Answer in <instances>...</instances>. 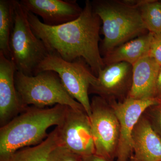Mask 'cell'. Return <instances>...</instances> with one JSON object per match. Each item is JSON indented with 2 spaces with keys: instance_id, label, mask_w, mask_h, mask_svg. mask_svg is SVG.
<instances>
[{
  "instance_id": "cell-10",
  "label": "cell",
  "mask_w": 161,
  "mask_h": 161,
  "mask_svg": "<svg viewBox=\"0 0 161 161\" xmlns=\"http://www.w3.org/2000/svg\"><path fill=\"white\" fill-rule=\"evenodd\" d=\"M118 118L120 135L116 161H129L132 155V133L136 125L149 107L161 102L156 98L136 99L128 98L121 102H108Z\"/></svg>"
},
{
  "instance_id": "cell-6",
  "label": "cell",
  "mask_w": 161,
  "mask_h": 161,
  "mask_svg": "<svg viewBox=\"0 0 161 161\" xmlns=\"http://www.w3.org/2000/svg\"><path fill=\"white\" fill-rule=\"evenodd\" d=\"M47 70L58 74L69 94L83 106L90 117L91 109L89 90L96 77L86 62L82 59L68 62L58 55L50 53L40 64L37 74Z\"/></svg>"
},
{
  "instance_id": "cell-7",
  "label": "cell",
  "mask_w": 161,
  "mask_h": 161,
  "mask_svg": "<svg viewBox=\"0 0 161 161\" xmlns=\"http://www.w3.org/2000/svg\"><path fill=\"white\" fill-rule=\"evenodd\" d=\"M90 116L95 154L116 160L120 127L115 111L103 98L94 95L91 101Z\"/></svg>"
},
{
  "instance_id": "cell-8",
  "label": "cell",
  "mask_w": 161,
  "mask_h": 161,
  "mask_svg": "<svg viewBox=\"0 0 161 161\" xmlns=\"http://www.w3.org/2000/svg\"><path fill=\"white\" fill-rule=\"evenodd\" d=\"M58 130V146L81 157L95 153L89 116L85 110L67 106Z\"/></svg>"
},
{
  "instance_id": "cell-17",
  "label": "cell",
  "mask_w": 161,
  "mask_h": 161,
  "mask_svg": "<svg viewBox=\"0 0 161 161\" xmlns=\"http://www.w3.org/2000/svg\"><path fill=\"white\" fill-rule=\"evenodd\" d=\"M14 22L15 0H0V52L9 60V41Z\"/></svg>"
},
{
  "instance_id": "cell-20",
  "label": "cell",
  "mask_w": 161,
  "mask_h": 161,
  "mask_svg": "<svg viewBox=\"0 0 161 161\" xmlns=\"http://www.w3.org/2000/svg\"><path fill=\"white\" fill-rule=\"evenodd\" d=\"M82 157L64 147L58 146L51 152L49 161H81Z\"/></svg>"
},
{
  "instance_id": "cell-19",
  "label": "cell",
  "mask_w": 161,
  "mask_h": 161,
  "mask_svg": "<svg viewBox=\"0 0 161 161\" xmlns=\"http://www.w3.org/2000/svg\"><path fill=\"white\" fill-rule=\"evenodd\" d=\"M143 114L161 138V103L149 107Z\"/></svg>"
},
{
  "instance_id": "cell-4",
  "label": "cell",
  "mask_w": 161,
  "mask_h": 161,
  "mask_svg": "<svg viewBox=\"0 0 161 161\" xmlns=\"http://www.w3.org/2000/svg\"><path fill=\"white\" fill-rule=\"evenodd\" d=\"M14 81L18 97L23 108L33 106L46 108L60 104L75 110H85L69 94L56 72L44 71L35 76H28L16 71Z\"/></svg>"
},
{
  "instance_id": "cell-13",
  "label": "cell",
  "mask_w": 161,
  "mask_h": 161,
  "mask_svg": "<svg viewBox=\"0 0 161 161\" xmlns=\"http://www.w3.org/2000/svg\"><path fill=\"white\" fill-rule=\"evenodd\" d=\"M130 161H161V138L143 114L132 133Z\"/></svg>"
},
{
  "instance_id": "cell-22",
  "label": "cell",
  "mask_w": 161,
  "mask_h": 161,
  "mask_svg": "<svg viewBox=\"0 0 161 161\" xmlns=\"http://www.w3.org/2000/svg\"><path fill=\"white\" fill-rule=\"evenodd\" d=\"M155 98L161 102V66L159 69L156 83Z\"/></svg>"
},
{
  "instance_id": "cell-21",
  "label": "cell",
  "mask_w": 161,
  "mask_h": 161,
  "mask_svg": "<svg viewBox=\"0 0 161 161\" xmlns=\"http://www.w3.org/2000/svg\"><path fill=\"white\" fill-rule=\"evenodd\" d=\"M149 56L161 66V34L152 33Z\"/></svg>"
},
{
  "instance_id": "cell-11",
  "label": "cell",
  "mask_w": 161,
  "mask_h": 161,
  "mask_svg": "<svg viewBox=\"0 0 161 161\" xmlns=\"http://www.w3.org/2000/svg\"><path fill=\"white\" fill-rule=\"evenodd\" d=\"M27 11L41 17L47 26H60L77 19L83 11L75 0H22Z\"/></svg>"
},
{
  "instance_id": "cell-3",
  "label": "cell",
  "mask_w": 161,
  "mask_h": 161,
  "mask_svg": "<svg viewBox=\"0 0 161 161\" xmlns=\"http://www.w3.org/2000/svg\"><path fill=\"white\" fill-rule=\"evenodd\" d=\"M92 3L102 23L104 39L101 54L103 52L105 55L123 43L148 33L138 6L128 0H95Z\"/></svg>"
},
{
  "instance_id": "cell-15",
  "label": "cell",
  "mask_w": 161,
  "mask_h": 161,
  "mask_svg": "<svg viewBox=\"0 0 161 161\" xmlns=\"http://www.w3.org/2000/svg\"><path fill=\"white\" fill-rule=\"evenodd\" d=\"M152 33L134 38L115 47L104 55L105 65L125 62L133 65L142 58L149 56Z\"/></svg>"
},
{
  "instance_id": "cell-1",
  "label": "cell",
  "mask_w": 161,
  "mask_h": 161,
  "mask_svg": "<svg viewBox=\"0 0 161 161\" xmlns=\"http://www.w3.org/2000/svg\"><path fill=\"white\" fill-rule=\"evenodd\" d=\"M32 30L43 41L50 53L68 62L83 59L95 77L105 67L99 47L101 20L87 0L77 19L60 25L47 26L28 12Z\"/></svg>"
},
{
  "instance_id": "cell-5",
  "label": "cell",
  "mask_w": 161,
  "mask_h": 161,
  "mask_svg": "<svg viewBox=\"0 0 161 161\" xmlns=\"http://www.w3.org/2000/svg\"><path fill=\"white\" fill-rule=\"evenodd\" d=\"M9 48L10 60L17 71L28 76L37 74L40 64L50 54L43 41L32 30L28 11L17 0H15L14 25Z\"/></svg>"
},
{
  "instance_id": "cell-12",
  "label": "cell",
  "mask_w": 161,
  "mask_h": 161,
  "mask_svg": "<svg viewBox=\"0 0 161 161\" xmlns=\"http://www.w3.org/2000/svg\"><path fill=\"white\" fill-rule=\"evenodd\" d=\"M17 70L13 62L0 52V124L1 127L23 112L15 85Z\"/></svg>"
},
{
  "instance_id": "cell-24",
  "label": "cell",
  "mask_w": 161,
  "mask_h": 161,
  "mask_svg": "<svg viewBox=\"0 0 161 161\" xmlns=\"http://www.w3.org/2000/svg\"></svg>"
},
{
  "instance_id": "cell-18",
  "label": "cell",
  "mask_w": 161,
  "mask_h": 161,
  "mask_svg": "<svg viewBox=\"0 0 161 161\" xmlns=\"http://www.w3.org/2000/svg\"><path fill=\"white\" fill-rule=\"evenodd\" d=\"M147 31L161 34V2L153 0H134Z\"/></svg>"
},
{
  "instance_id": "cell-16",
  "label": "cell",
  "mask_w": 161,
  "mask_h": 161,
  "mask_svg": "<svg viewBox=\"0 0 161 161\" xmlns=\"http://www.w3.org/2000/svg\"><path fill=\"white\" fill-rule=\"evenodd\" d=\"M58 146V130L56 127L41 143L0 157V161H49L51 152Z\"/></svg>"
},
{
  "instance_id": "cell-23",
  "label": "cell",
  "mask_w": 161,
  "mask_h": 161,
  "mask_svg": "<svg viewBox=\"0 0 161 161\" xmlns=\"http://www.w3.org/2000/svg\"><path fill=\"white\" fill-rule=\"evenodd\" d=\"M81 161H116V160L106 158L103 157L94 153L91 155L82 157Z\"/></svg>"
},
{
  "instance_id": "cell-9",
  "label": "cell",
  "mask_w": 161,
  "mask_h": 161,
  "mask_svg": "<svg viewBox=\"0 0 161 161\" xmlns=\"http://www.w3.org/2000/svg\"><path fill=\"white\" fill-rule=\"evenodd\" d=\"M132 66L122 62L106 65L90 85L94 94L108 102H121L129 98L132 86Z\"/></svg>"
},
{
  "instance_id": "cell-2",
  "label": "cell",
  "mask_w": 161,
  "mask_h": 161,
  "mask_svg": "<svg viewBox=\"0 0 161 161\" xmlns=\"http://www.w3.org/2000/svg\"><path fill=\"white\" fill-rule=\"evenodd\" d=\"M67 106L50 108L30 106L0 129V157L41 143L48 136L47 130L62 122Z\"/></svg>"
},
{
  "instance_id": "cell-14",
  "label": "cell",
  "mask_w": 161,
  "mask_h": 161,
  "mask_svg": "<svg viewBox=\"0 0 161 161\" xmlns=\"http://www.w3.org/2000/svg\"><path fill=\"white\" fill-rule=\"evenodd\" d=\"M160 67L155 60L149 56L142 58L133 64L132 86L129 98H155L156 83Z\"/></svg>"
}]
</instances>
